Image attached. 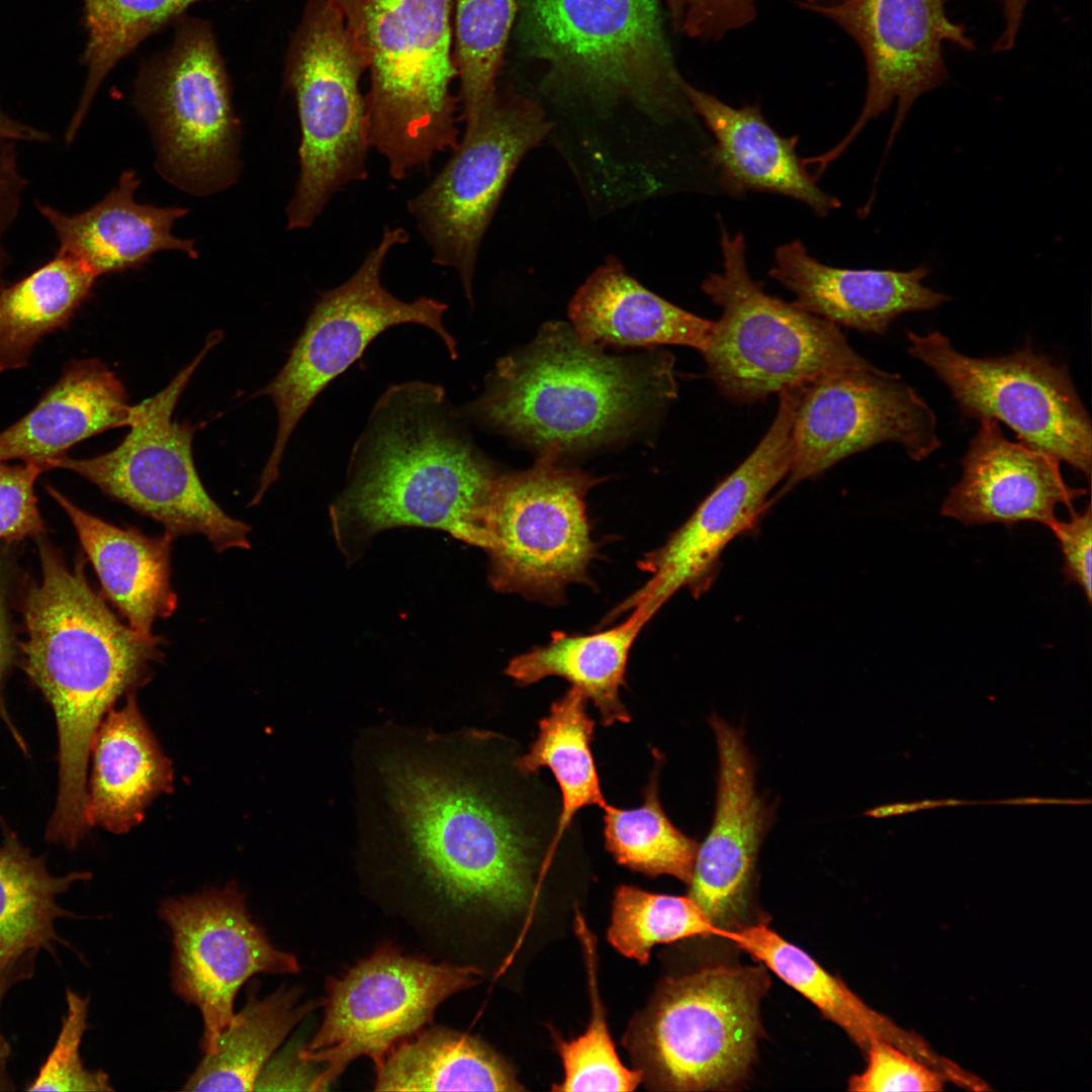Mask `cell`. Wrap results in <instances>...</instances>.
<instances>
[{"label": "cell", "instance_id": "1", "mask_svg": "<svg viewBox=\"0 0 1092 1092\" xmlns=\"http://www.w3.org/2000/svg\"><path fill=\"white\" fill-rule=\"evenodd\" d=\"M485 735L386 727L357 757L362 841L459 908L524 907L536 838L482 753Z\"/></svg>", "mask_w": 1092, "mask_h": 1092}, {"label": "cell", "instance_id": "2", "mask_svg": "<svg viewBox=\"0 0 1092 1092\" xmlns=\"http://www.w3.org/2000/svg\"><path fill=\"white\" fill-rule=\"evenodd\" d=\"M463 421L434 383L393 384L380 395L351 450L346 486L330 510L348 559L377 532L399 526L440 529L484 549L498 472Z\"/></svg>", "mask_w": 1092, "mask_h": 1092}, {"label": "cell", "instance_id": "3", "mask_svg": "<svg viewBox=\"0 0 1092 1092\" xmlns=\"http://www.w3.org/2000/svg\"><path fill=\"white\" fill-rule=\"evenodd\" d=\"M41 581L24 600L23 668L51 704L58 729L59 782L51 824L78 832L87 824V768L105 714L151 676L160 637L122 624L91 588L83 563L70 570L39 541Z\"/></svg>", "mask_w": 1092, "mask_h": 1092}, {"label": "cell", "instance_id": "4", "mask_svg": "<svg viewBox=\"0 0 1092 1092\" xmlns=\"http://www.w3.org/2000/svg\"><path fill=\"white\" fill-rule=\"evenodd\" d=\"M669 355L620 357L584 343L562 323L500 359L484 392L460 413L559 454L630 431L676 394Z\"/></svg>", "mask_w": 1092, "mask_h": 1092}, {"label": "cell", "instance_id": "5", "mask_svg": "<svg viewBox=\"0 0 1092 1092\" xmlns=\"http://www.w3.org/2000/svg\"><path fill=\"white\" fill-rule=\"evenodd\" d=\"M361 53L368 138L392 179L428 169L459 142L452 0H326Z\"/></svg>", "mask_w": 1092, "mask_h": 1092}, {"label": "cell", "instance_id": "6", "mask_svg": "<svg viewBox=\"0 0 1092 1092\" xmlns=\"http://www.w3.org/2000/svg\"><path fill=\"white\" fill-rule=\"evenodd\" d=\"M720 247L723 269L702 289L722 314L702 355L725 396L749 403L826 375L876 369L836 325L764 291L749 274L742 233L721 223Z\"/></svg>", "mask_w": 1092, "mask_h": 1092}, {"label": "cell", "instance_id": "7", "mask_svg": "<svg viewBox=\"0 0 1092 1092\" xmlns=\"http://www.w3.org/2000/svg\"><path fill=\"white\" fill-rule=\"evenodd\" d=\"M365 61L341 15L308 0L288 50L285 85L300 125L299 175L287 229L309 228L331 197L367 177L368 115L360 79Z\"/></svg>", "mask_w": 1092, "mask_h": 1092}, {"label": "cell", "instance_id": "8", "mask_svg": "<svg viewBox=\"0 0 1092 1092\" xmlns=\"http://www.w3.org/2000/svg\"><path fill=\"white\" fill-rule=\"evenodd\" d=\"M534 54L584 92L661 119L692 111L656 0H524Z\"/></svg>", "mask_w": 1092, "mask_h": 1092}, {"label": "cell", "instance_id": "9", "mask_svg": "<svg viewBox=\"0 0 1092 1092\" xmlns=\"http://www.w3.org/2000/svg\"><path fill=\"white\" fill-rule=\"evenodd\" d=\"M763 966H709L663 985L635 1035L640 1058L661 1089L727 1090L755 1059Z\"/></svg>", "mask_w": 1092, "mask_h": 1092}, {"label": "cell", "instance_id": "10", "mask_svg": "<svg viewBox=\"0 0 1092 1092\" xmlns=\"http://www.w3.org/2000/svg\"><path fill=\"white\" fill-rule=\"evenodd\" d=\"M170 49L145 64L134 105L147 121L157 169L196 196L221 191L239 174V120L210 25L179 17Z\"/></svg>", "mask_w": 1092, "mask_h": 1092}, {"label": "cell", "instance_id": "11", "mask_svg": "<svg viewBox=\"0 0 1092 1092\" xmlns=\"http://www.w3.org/2000/svg\"><path fill=\"white\" fill-rule=\"evenodd\" d=\"M407 240L404 229L385 228L358 270L343 284L321 293L287 361L259 392L273 400L278 427L252 505L259 503L278 478L287 442L313 400L380 334L398 325L424 326L441 338L451 359L458 357L457 342L443 323L447 304L426 296L403 301L381 283L387 254Z\"/></svg>", "mask_w": 1092, "mask_h": 1092}, {"label": "cell", "instance_id": "12", "mask_svg": "<svg viewBox=\"0 0 1092 1092\" xmlns=\"http://www.w3.org/2000/svg\"><path fill=\"white\" fill-rule=\"evenodd\" d=\"M219 340L218 334L210 335L195 359L163 390L134 405L129 432L118 446L86 459L67 454L55 460L52 469L77 473L110 497L161 523L173 538L201 534L222 552L249 549L251 528L226 515L209 496L192 457L195 429L172 420L189 379Z\"/></svg>", "mask_w": 1092, "mask_h": 1092}, {"label": "cell", "instance_id": "13", "mask_svg": "<svg viewBox=\"0 0 1092 1092\" xmlns=\"http://www.w3.org/2000/svg\"><path fill=\"white\" fill-rule=\"evenodd\" d=\"M542 450L526 470L498 474L486 515L488 579L496 592L559 605L573 583H589L598 556L585 495L600 479L557 465Z\"/></svg>", "mask_w": 1092, "mask_h": 1092}, {"label": "cell", "instance_id": "14", "mask_svg": "<svg viewBox=\"0 0 1092 1092\" xmlns=\"http://www.w3.org/2000/svg\"><path fill=\"white\" fill-rule=\"evenodd\" d=\"M481 979L473 966L433 963L389 943L331 978L322 1022L297 1053L302 1062L321 1068L312 1091L327 1090L359 1058L378 1064L431 1023L445 1000Z\"/></svg>", "mask_w": 1092, "mask_h": 1092}, {"label": "cell", "instance_id": "15", "mask_svg": "<svg viewBox=\"0 0 1092 1092\" xmlns=\"http://www.w3.org/2000/svg\"><path fill=\"white\" fill-rule=\"evenodd\" d=\"M465 129L453 154L407 202L432 262L456 270L472 306V283L483 236L505 188L522 159L551 131L553 123L528 97L498 91Z\"/></svg>", "mask_w": 1092, "mask_h": 1092}, {"label": "cell", "instance_id": "16", "mask_svg": "<svg viewBox=\"0 0 1092 1092\" xmlns=\"http://www.w3.org/2000/svg\"><path fill=\"white\" fill-rule=\"evenodd\" d=\"M907 339L908 353L947 386L965 416L1000 421L1024 445L1090 478L1091 420L1065 365L1028 344L1007 356L974 358L939 332H908Z\"/></svg>", "mask_w": 1092, "mask_h": 1092}, {"label": "cell", "instance_id": "17", "mask_svg": "<svg viewBox=\"0 0 1092 1092\" xmlns=\"http://www.w3.org/2000/svg\"><path fill=\"white\" fill-rule=\"evenodd\" d=\"M949 0H837L829 5L801 8L819 13L840 26L859 47L867 69V89L860 113L846 135L827 152L806 158L820 176L843 154L863 127L897 102L885 156L910 108L923 94L948 77L944 42L965 51L976 49L964 24L946 13Z\"/></svg>", "mask_w": 1092, "mask_h": 1092}, {"label": "cell", "instance_id": "18", "mask_svg": "<svg viewBox=\"0 0 1092 1092\" xmlns=\"http://www.w3.org/2000/svg\"><path fill=\"white\" fill-rule=\"evenodd\" d=\"M779 395L776 417L754 450L660 548L639 561V568L649 578L604 622L637 607H645L654 616L678 590L688 588L699 596L709 587L725 547L754 524L767 506L769 493L790 471L800 389L788 388Z\"/></svg>", "mask_w": 1092, "mask_h": 1092}, {"label": "cell", "instance_id": "19", "mask_svg": "<svg viewBox=\"0 0 1092 1092\" xmlns=\"http://www.w3.org/2000/svg\"><path fill=\"white\" fill-rule=\"evenodd\" d=\"M173 938L172 988L202 1017L201 1049L213 1056L235 1012L234 1001L256 974H296L297 959L275 947L252 921L237 884L162 902Z\"/></svg>", "mask_w": 1092, "mask_h": 1092}, {"label": "cell", "instance_id": "20", "mask_svg": "<svg viewBox=\"0 0 1092 1092\" xmlns=\"http://www.w3.org/2000/svg\"><path fill=\"white\" fill-rule=\"evenodd\" d=\"M883 442L898 443L915 461L941 444L934 413L898 374L848 370L803 385L784 489Z\"/></svg>", "mask_w": 1092, "mask_h": 1092}, {"label": "cell", "instance_id": "21", "mask_svg": "<svg viewBox=\"0 0 1092 1092\" xmlns=\"http://www.w3.org/2000/svg\"><path fill=\"white\" fill-rule=\"evenodd\" d=\"M718 791L711 830L699 845L689 896L712 924L725 931L745 925L755 862L768 825V810L756 794L754 764L742 732L713 715Z\"/></svg>", "mask_w": 1092, "mask_h": 1092}, {"label": "cell", "instance_id": "22", "mask_svg": "<svg viewBox=\"0 0 1092 1092\" xmlns=\"http://www.w3.org/2000/svg\"><path fill=\"white\" fill-rule=\"evenodd\" d=\"M963 474L941 507L964 525L1057 520V507L1072 510L1086 489L1069 486L1055 457L1009 441L997 421L984 419L962 460Z\"/></svg>", "mask_w": 1092, "mask_h": 1092}, {"label": "cell", "instance_id": "23", "mask_svg": "<svg viewBox=\"0 0 1092 1092\" xmlns=\"http://www.w3.org/2000/svg\"><path fill=\"white\" fill-rule=\"evenodd\" d=\"M681 90L694 113L714 136L708 156L718 188L740 197L749 191L795 199L824 217L840 201L824 192L798 156V136L778 133L756 104L734 108L684 79Z\"/></svg>", "mask_w": 1092, "mask_h": 1092}, {"label": "cell", "instance_id": "24", "mask_svg": "<svg viewBox=\"0 0 1092 1092\" xmlns=\"http://www.w3.org/2000/svg\"><path fill=\"white\" fill-rule=\"evenodd\" d=\"M930 269H845L821 263L800 240L775 252L769 276L795 303L834 325L882 335L902 313L931 310L951 298L923 284Z\"/></svg>", "mask_w": 1092, "mask_h": 1092}, {"label": "cell", "instance_id": "25", "mask_svg": "<svg viewBox=\"0 0 1092 1092\" xmlns=\"http://www.w3.org/2000/svg\"><path fill=\"white\" fill-rule=\"evenodd\" d=\"M134 412L123 384L104 363L72 360L33 408L0 433V461L17 459L50 470L81 441L129 427Z\"/></svg>", "mask_w": 1092, "mask_h": 1092}, {"label": "cell", "instance_id": "26", "mask_svg": "<svg viewBox=\"0 0 1092 1092\" xmlns=\"http://www.w3.org/2000/svg\"><path fill=\"white\" fill-rule=\"evenodd\" d=\"M139 185L136 173L127 170L102 200L75 214L38 203L37 209L56 233L58 252L79 259L97 277L138 267L164 250L196 258L194 241L172 234L175 220L188 210L138 203L134 192Z\"/></svg>", "mask_w": 1092, "mask_h": 1092}, {"label": "cell", "instance_id": "27", "mask_svg": "<svg viewBox=\"0 0 1092 1092\" xmlns=\"http://www.w3.org/2000/svg\"><path fill=\"white\" fill-rule=\"evenodd\" d=\"M87 821L115 834L140 824L150 804L173 785L171 762L145 721L134 693L110 709L95 733Z\"/></svg>", "mask_w": 1092, "mask_h": 1092}, {"label": "cell", "instance_id": "28", "mask_svg": "<svg viewBox=\"0 0 1092 1092\" xmlns=\"http://www.w3.org/2000/svg\"><path fill=\"white\" fill-rule=\"evenodd\" d=\"M47 490L74 525L106 597L133 631L153 636L154 622L171 616L177 608L171 585L174 538L118 528L84 512L53 486L47 485Z\"/></svg>", "mask_w": 1092, "mask_h": 1092}, {"label": "cell", "instance_id": "29", "mask_svg": "<svg viewBox=\"0 0 1092 1092\" xmlns=\"http://www.w3.org/2000/svg\"><path fill=\"white\" fill-rule=\"evenodd\" d=\"M568 312L578 337L601 348L681 345L702 353L714 323L651 292L615 257L580 286Z\"/></svg>", "mask_w": 1092, "mask_h": 1092}, {"label": "cell", "instance_id": "30", "mask_svg": "<svg viewBox=\"0 0 1092 1092\" xmlns=\"http://www.w3.org/2000/svg\"><path fill=\"white\" fill-rule=\"evenodd\" d=\"M721 938L728 939L749 953L803 995L824 1017L842 1028L863 1052L876 1041H887L938 1070L948 1065V1060L940 1058L920 1036L902 1029L872 1009L840 979L765 923L745 924L725 931Z\"/></svg>", "mask_w": 1092, "mask_h": 1092}, {"label": "cell", "instance_id": "31", "mask_svg": "<svg viewBox=\"0 0 1092 1092\" xmlns=\"http://www.w3.org/2000/svg\"><path fill=\"white\" fill-rule=\"evenodd\" d=\"M653 615L637 607L617 626L589 634L555 631L550 641L514 657L505 672L520 687L559 676L581 691L599 710L602 723H628L620 700L633 643Z\"/></svg>", "mask_w": 1092, "mask_h": 1092}, {"label": "cell", "instance_id": "32", "mask_svg": "<svg viewBox=\"0 0 1092 1092\" xmlns=\"http://www.w3.org/2000/svg\"><path fill=\"white\" fill-rule=\"evenodd\" d=\"M375 1091H518L510 1068L483 1042L445 1027L422 1029L374 1065Z\"/></svg>", "mask_w": 1092, "mask_h": 1092}, {"label": "cell", "instance_id": "33", "mask_svg": "<svg viewBox=\"0 0 1092 1092\" xmlns=\"http://www.w3.org/2000/svg\"><path fill=\"white\" fill-rule=\"evenodd\" d=\"M0 844V969L40 949L53 951L55 943H65L56 929L60 918L72 917L58 903L88 872L66 876L50 873L46 858L35 856L18 835L2 823Z\"/></svg>", "mask_w": 1092, "mask_h": 1092}, {"label": "cell", "instance_id": "34", "mask_svg": "<svg viewBox=\"0 0 1092 1092\" xmlns=\"http://www.w3.org/2000/svg\"><path fill=\"white\" fill-rule=\"evenodd\" d=\"M251 986L245 1006L221 1032L215 1055H204L184 1085L188 1091L255 1090L268 1060L322 1001L301 1002L297 987L259 998Z\"/></svg>", "mask_w": 1092, "mask_h": 1092}, {"label": "cell", "instance_id": "35", "mask_svg": "<svg viewBox=\"0 0 1092 1092\" xmlns=\"http://www.w3.org/2000/svg\"><path fill=\"white\" fill-rule=\"evenodd\" d=\"M97 276L79 259L57 253L0 289V373L25 367L46 335L66 329Z\"/></svg>", "mask_w": 1092, "mask_h": 1092}, {"label": "cell", "instance_id": "36", "mask_svg": "<svg viewBox=\"0 0 1092 1092\" xmlns=\"http://www.w3.org/2000/svg\"><path fill=\"white\" fill-rule=\"evenodd\" d=\"M587 698L571 687L539 721L536 740L514 761L517 770L532 775L548 767L561 793V812L546 851L549 862L572 818L583 807L608 804L603 795L590 743L595 721L586 711Z\"/></svg>", "mask_w": 1092, "mask_h": 1092}, {"label": "cell", "instance_id": "37", "mask_svg": "<svg viewBox=\"0 0 1092 1092\" xmlns=\"http://www.w3.org/2000/svg\"><path fill=\"white\" fill-rule=\"evenodd\" d=\"M198 1L84 0L87 79L65 135L68 143L75 139L101 82L116 63Z\"/></svg>", "mask_w": 1092, "mask_h": 1092}, {"label": "cell", "instance_id": "38", "mask_svg": "<svg viewBox=\"0 0 1092 1092\" xmlns=\"http://www.w3.org/2000/svg\"><path fill=\"white\" fill-rule=\"evenodd\" d=\"M658 766L644 793V803L634 809L607 804L604 836L607 850L616 861L648 875H668L689 885L699 844L667 818L658 798Z\"/></svg>", "mask_w": 1092, "mask_h": 1092}, {"label": "cell", "instance_id": "39", "mask_svg": "<svg viewBox=\"0 0 1092 1092\" xmlns=\"http://www.w3.org/2000/svg\"><path fill=\"white\" fill-rule=\"evenodd\" d=\"M518 8V0H456L453 62L459 103L466 121L497 92L496 78Z\"/></svg>", "mask_w": 1092, "mask_h": 1092}, {"label": "cell", "instance_id": "40", "mask_svg": "<svg viewBox=\"0 0 1092 1092\" xmlns=\"http://www.w3.org/2000/svg\"><path fill=\"white\" fill-rule=\"evenodd\" d=\"M695 936H719V930L689 895L616 889L608 939L621 954L646 964L654 945Z\"/></svg>", "mask_w": 1092, "mask_h": 1092}, {"label": "cell", "instance_id": "41", "mask_svg": "<svg viewBox=\"0 0 1092 1092\" xmlns=\"http://www.w3.org/2000/svg\"><path fill=\"white\" fill-rule=\"evenodd\" d=\"M575 930L583 948L592 1002V1017L578 1037L557 1040L564 1077L555 1091H633L642 1082V1069L627 1068L611 1038L597 982L596 940L582 915L575 914Z\"/></svg>", "mask_w": 1092, "mask_h": 1092}, {"label": "cell", "instance_id": "42", "mask_svg": "<svg viewBox=\"0 0 1092 1092\" xmlns=\"http://www.w3.org/2000/svg\"><path fill=\"white\" fill-rule=\"evenodd\" d=\"M67 1009L54 1048L27 1091H111L108 1076L89 1070L82 1062L80 1046L85 1030L89 1001L75 991H66Z\"/></svg>", "mask_w": 1092, "mask_h": 1092}, {"label": "cell", "instance_id": "43", "mask_svg": "<svg viewBox=\"0 0 1092 1092\" xmlns=\"http://www.w3.org/2000/svg\"><path fill=\"white\" fill-rule=\"evenodd\" d=\"M864 1070L848 1080V1090L859 1092L942 1090L948 1077L887 1041H876L866 1051Z\"/></svg>", "mask_w": 1092, "mask_h": 1092}, {"label": "cell", "instance_id": "44", "mask_svg": "<svg viewBox=\"0 0 1092 1092\" xmlns=\"http://www.w3.org/2000/svg\"><path fill=\"white\" fill-rule=\"evenodd\" d=\"M43 471L30 462L0 461V540L20 541L43 532L34 493V482Z\"/></svg>", "mask_w": 1092, "mask_h": 1092}, {"label": "cell", "instance_id": "45", "mask_svg": "<svg viewBox=\"0 0 1092 1092\" xmlns=\"http://www.w3.org/2000/svg\"><path fill=\"white\" fill-rule=\"evenodd\" d=\"M755 16V0H684L681 30L691 37L715 41Z\"/></svg>", "mask_w": 1092, "mask_h": 1092}, {"label": "cell", "instance_id": "46", "mask_svg": "<svg viewBox=\"0 0 1092 1092\" xmlns=\"http://www.w3.org/2000/svg\"><path fill=\"white\" fill-rule=\"evenodd\" d=\"M1050 530L1057 538L1062 550L1063 574L1068 582L1076 583L1091 601V545L1092 517L1091 505L1081 513L1072 512L1068 521L1056 520Z\"/></svg>", "mask_w": 1092, "mask_h": 1092}, {"label": "cell", "instance_id": "47", "mask_svg": "<svg viewBox=\"0 0 1092 1092\" xmlns=\"http://www.w3.org/2000/svg\"><path fill=\"white\" fill-rule=\"evenodd\" d=\"M36 956L29 954L4 969H0V1013L4 999L10 989L32 977ZM10 1052V1044L0 1028V1091L15 1090L14 1082L8 1073Z\"/></svg>", "mask_w": 1092, "mask_h": 1092}, {"label": "cell", "instance_id": "48", "mask_svg": "<svg viewBox=\"0 0 1092 1092\" xmlns=\"http://www.w3.org/2000/svg\"><path fill=\"white\" fill-rule=\"evenodd\" d=\"M15 198L11 180L0 160V275L5 266L8 250L6 238L15 219Z\"/></svg>", "mask_w": 1092, "mask_h": 1092}, {"label": "cell", "instance_id": "49", "mask_svg": "<svg viewBox=\"0 0 1092 1092\" xmlns=\"http://www.w3.org/2000/svg\"><path fill=\"white\" fill-rule=\"evenodd\" d=\"M999 1L1002 5L1005 27L992 47L994 53H1004L1013 49L1020 30L1023 13L1029 0Z\"/></svg>", "mask_w": 1092, "mask_h": 1092}, {"label": "cell", "instance_id": "50", "mask_svg": "<svg viewBox=\"0 0 1092 1092\" xmlns=\"http://www.w3.org/2000/svg\"><path fill=\"white\" fill-rule=\"evenodd\" d=\"M977 804L976 802H966L961 800H925L920 802L911 803H897L891 805L880 806L875 809H871L866 814L875 818H885L897 815L908 814L924 809H934L937 807L945 806H960Z\"/></svg>", "mask_w": 1092, "mask_h": 1092}, {"label": "cell", "instance_id": "51", "mask_svg": "<svg viewBox=\"0 0 1092 1092\" xmlns=\"http://www.w3.org/2000/svg\"><path fill=\"white\" fill-rule=\"evenodd\" d=\"M47 139V133L15 120L0 110V140L43 142Z\"/></svg>", "mask_w": 1092, "mask_h": 1092}, {"label": "cell", "instance_id": "52", "mask_svg": "<svg viewBox=\"0 0 1092 1092\" xmlns=\"http://www.w3.org/2000/svg\"><path fill=\"white\" fill-rule=\"evenodd\" d=\"M12 656L11 636L6 614L3 584L0 579V686Z\"/></svg>", "mask_w": 1092, "mask_h": 1092}, {"label": "cell", "instance_id": "53", "mask_svg": "<svg viewBox=\"0 0 1092 1092\" xmlns=\"http://www.w3.org/2000/svg\"><path fill=\"white\" fill-rule=\"evenodd\" d=\"M1084 804V800H1060V799H1044V798H1020L1012 800H1004L997 802H989V804Z\"/></svg>", "mask_w": 1092, "mask_h": 1092}, {"label": "cell", "instance_id": "54", "mask_svg": "<svg viewBox=\"0 0 1092 1092\" xmlns=\"http://www.w3.org/2000/svg\"><path fill=\"white\" fill-rule=\"evenodd\" d=\"M668 6L669 14L672 19L673 27L676 30H681V24L684 19V0H665Z\"/></svg>", "mask_w": 1092, "mask_h": 1092}, {"label": "cell", "instance_id": "55", "mask_svg": "<svg viewBox=\"0 0 1092 1092\" xmlns=\"http://www.w3.org/2000/svg\"><path fill=\"white\" fill-rule=\"evenodd\" d=\"M835 1L837 0H805L803 2L809 5H828L834 3Z\"/></svg>", "mask_w": 1092, "mask_h": 1092}]
</instances>
